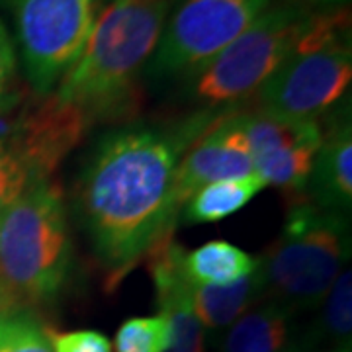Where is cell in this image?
Returning a JSON list of instances; mask_svg holds the SVG:
<instances>
[{
  "label": "cell",
  "instance_id": "cell-12",
  "mask_svg": "<svg viewBox=\"0 0 352 352\" xmlns=\"http://www.w3.org/2000/svg\"><path fill=\"white\" fill-rule=\"evenodd\" d=\"M305 198L323 210L349 214L352 206V124L351 112L337 106L327 118L323 139L315 155Z\"/></svg>",
  "mask_w": 352,
  "mask_h": 352
},
{
  "label": "cell",
  "instance_id": "cell-23",
  "mask_svg": "<svg viewBox=\"0 0 352 352\" xmlns=\"http://www.w3.org/2000/svg\"><path fill=\"white\" fill-rule=\"evenodd\" d=\"M303 6L311 8V10H333V8H340L344 4H349L351 0H298Z\"/></svg>",
  "mask_w": 352,
  "mask_h": 352
},
{
  "label": "cell",
  "instance_id": "cell-6",
  "mask_svg": "<svg viewBox=\"0 0 352 352\" xmlns=\"http://www.w3.org/2000/svg\"><path fill=\"white\" fill-rule=\"evenodd\" d=\"M314 16L315 10L298 0H276L210 63L186 76L190 98L201 108L249 100L288 59Z\"/></svg>",
  "mask_w": 352,
  "mask_h": 352
},
{
  "label": "cell",
  "instance_id": "cell-18",
  "mask_svg": "<svg viewBox=\"0 0 352 352\" xmlns=\"http://www.w3.org/2000/svg\"><path fill=\"white\" fill-rule=\"evenodd\" d=\"M323 311L314 342L327 344V352H351L352 337V272L342 270L321 302Z\"/></svg>",
  "mask_w": 352,
  "mask_h": 352
},
{
  "label": "cell",
  "instance_id": "cell-8",
  "mask_svg": "<svg viewBox=\"0 0 352 352\" xmlns=\"http://www.w3.org/2000/svg\"><path fill=\"white\" fill-rule=\"evenodd\" d=\"M276 0H176L147 63L155 78L190 76L210 63Z\"/></svg>",
  "mask_w": 352,
  "mask_h": 352
},
{
  "label": "cell",
  "instance_id": "cell-7",
  "mask_svg": "<svg viewBox=\"0 0 352 352\" xmlns=\"http://www.w3.org/2000/svg\"><path fill=\"white\" fill-rule=\"evenodd\" d=\"M112 0H8L30 87L51 94L78 61Z\"/></svg>",
  "mask_w": 352,
  "mask_h": 352
},
{
  "label": "cell",
  "instance_id": "cell-19",
  "mask_svg": "<svg viewBox=\"0 0 352 352\" xmlns=\"http://www.w3.org/2000/svg\"><path fill=\"white\" fill-rule=\"evenodd\" d=\"M47 323L25 305L0 314V352H53Z\"/></svg>",
  "mask_w": 352,
  "mask_h": 352
},
{
  "label": "cell",
  "instance_id": "cell-13",
  "mask_svg": "<svg viewBox=\"0 0 352 352\" xmlns=\"http://www.w3.org/2000/svg\"><path fill=\"white\" fill-rule=\"evenodd\" d=\"M294 317V311L272 300L256 303L229 325L221 352H300Z\"/></svg>",
  "mask_w": 352,
  "mask_h": 352
},
{
  "label": "cell",
  "instance_id": "cell-17",
  "mask_svg": "<svg viewBox=\"0 0 352 352\" xmlns=\"http://www.w3.org/2000/svg\"><path fill=\"white\" fill-rule=\"evenodd\" d=\"M45 178L10 122L0 129V217L28 186Z\"/></svg>",
  "mask_w": 352,
  "mask_h": 352
},
{
  "label": "cell",
  "instance_id": "cell-9",
  "mask_svg": "<svg viewBox=\"0 0 352 352\" xmlns=\"http://www.w3.org/2000/svg\"><path fill=\"white\" fill-rule=\"evenodd\" d=\"M241 126L254 175L280 190L288 204L303 200L323 127L317 120H292L263 110H241Z\"/></svg>",
  "mask_w": 352,
  "mask_h": 352
},
{
  "label": "cell",
  "instance_id": "cell-4",
  "mask_svg": "<svg viewBox=\"0 0 352 352\" xmlns=\"http://www.w3.org/2000/svg\"><path fill=\"white\" fill-rule=\"evenodd\" d=\"M278 239L261 261L268 300L298 314L319 307L351 256V226L307 198L288 204Z\"/></svg>",
  "mask_w": 352,
  "mask_h": 352
},
{
  "label": "cell",
  "instance_id": "cell-2",
  "mask_svg": "<svg viewBox=\"0 0 352 352\" xmlns=\"http://www.w3.org/2000/svg\"><path fill=\"white\" fill-rule=\"evenodd\" d=\"M175 2L112 0L51 96L90 127L127 122L139 108L141 71L151 61Z\"/></svg>",
  "mask_w": 352,
  "mask_h": 352
},
{
  "label": "cell",
  "instance_id": "cell-5",
  "mask_svg": "<svg viewBox=\"0 0 352 352\" xmlns=\"http://www.w3.org/2000/svg\"><path fill=\"white\" fill-rule=\"evenodd\" d=\"M351 78L349 14L342 8L315 10L311 24L288 59L254 94L256 110L319 122L342 104Z\"/></svg>",
  "mask_w": 352,
  "mask_h": 352
},
{
  "label": "cell",
  "instance_id": "cell-24",
  "mask_svg": "<svg viewBox=\"0 0 352 352\" xmlns=\"http://www.w3.org/2000/svg\"><path fill=\"white\" fill-rule=\"evenodd\" d=\"M14 305H20V303L16 302V298L10 294V289L6 288L4 282L0 280V314H4L6 309H10Z\"/></svg>",
  "mask_w": 352,
  "mask_h": 352
},
{
  "label": "cell",
  "instance_id": "cell-16",
  "mask_svg": "<svg viewBox=\"0 0 352 352\" xmlns=\"http://www.w3.org/2000/svg\"><path fill=\"white\" fill-rule=\"evenodd\" d=\"M266 186L261 176L249 175L212 182L190 196L178 219L188 226L215 223L241 212Z\"/></svg>",
  "mask_w": 352,
  "mask_h": 352
},
{
  "label": "cell",
  "instance_id": "cell-15",
  "mask_svg": "<svg viewBox=\"0 0 352 352\" xmlns=\"http://www.w3.org/2000/svg\"><path fill=\"white\" fill-rule=\"evenodd\" d=\"M180 264L190 284L223 286L252 274L258 268V256L227 241H210L194 251L184 249Z\"/></svg>",
  "mask_w": 352,
  "mask_h": 352
},
{
  "label": "cell",
  "instance_id": "cell-1",
  "mask_svg": "<svg viewBox=\"0 0 352 352\" xmlns=\"http://www.w3.org/2000/svg\"><path fill=\"white\" fill-rule=\"evenodd\" d=\"M226 108H200L163 124L106 131L76 178L75 208L113 289L164 235L175 233V176L188 147Z\"/></svg>",
  "mask_w": 352,
  "mask_h": 352
},
{
  "label": "cell",
  "instance_id": "cell-3",
  "mask_svg": "<svg viewBox=\"0 0 352 352\" xmlns=\"http://www.w3.org/2000/svg\"><path fill=\"white\" fill-rule=\"evenodd\" d=\"M73 270L63 192L38 180L0 217V280L16 302H53Z\"/></svg>",
  "mask_w": 352,
  "mask_h": 352
},
{
  "label": "cell",
  "instance_id": "cell-10",
  "mask_svg": "<svg viewBox=\"0 0 352 352\" xmlns=\"http://www.w3.org/2000/svg\"><path fill=\"white\" fill-rule=\"evenodd\" d=\"M249 175H254V164L241 126V108L231 106L180 159L175 176L176 214L180 215L190 196L204 186Z\"/></svg>",
  "mask_w": 352,
  "mask_h": 352
},
{
  "label": "cell",
  "instance_id": "cell-11",
  "mask_svg": "<svg viewBox=\"0 0 352 352\" xmlns=\"http://www.w3.org/2000/svg\"><path fill=\"white\" fill-rule=\"evenodd\" d=\"M182 252L184 247L176 243L175 233H168L153 245L143 261L153 280L161 315L170 327V344L166 352H206L204 325L194 311L188 280L180 264Z\"/></svg>",
  "mask_w": 352,
  "mask_h": 352
},
{
  "label": "cell",
  "instance_id": "cell-22",
  "mask_svg": "<svg viewBox=\"0 0 352 352\" xmlns=\"http://www.w3.org/2000/svg\"><path fill=\"white\" fill-rule=\"evenodd\" d=\"M50 339L53 352H113L112 342L100 331H67L59 333L50 329Z\"/></svg>",
  "mask_w": 352,
  "mask_h": 352
},
{
  "label": "cell",
  "instance_id": "cell-21",
  "mask_svg": "<svg viewBox=\"0 0 352 352\" xmlns=\"http://www.w3.org/2000/svg\"><path fill=\"white\" fill-rule=\"evenodd\" d=\"M16 73H18L16 50L8 30L0 18V118L12 112L16 104L20 102Z\"/></svg>",
  "mask_w": 352,
  "mask_h": 352
},
{
  "label": "cell",
  "instance_id": "cell-20",
  "mask_svg": "<svg viewBox=\"0 0 352 352\" xmlns=\"http://www.w3.org/2000/svg\"><path fill=\"white\" fill-rule=\"evenodd\" d=\"M170 344V327L164 315L131 317L124 321L113 339L116 352H166Z\"/></svg>",
  "mask_w": 352,
  "mask_h": 352
},
{
  "label": "cell",
  "instance_id": "cell-14",
  "mask_svg": "<svg viewBox=\"0 0 352 352\" xmlns=\"http://www.w3.org/2000/svg\"><path fill=\"white\" fill-rule=\"evenodd\" d=\"M188 292L201 325L212 331H221L254 307L266 294L261 261L252 274L237 282L223 286H200L188 282Z\"/></svg>",
  "mask_w": 352,
  "mask_h": 352
}]
</instances>
